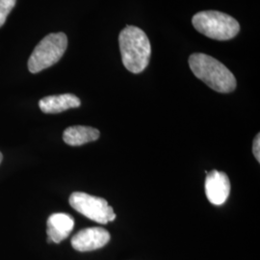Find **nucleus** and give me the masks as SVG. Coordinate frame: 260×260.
<instances>
[{"label":"nucleus","mask_w":260,"mask_h":260,"mask_svg":"<svg viewBox=\"0 0 260 260\" xmlns=\"http://www.w3.org/2000/svg\"><path fill=\"white\" fill-rule=\"evenodd\" d=\"M110 238V233L103 228H88L75 234L72 246L76 251H92L107 245Z\"/></svg>","instance_id":"423d86ee"},{"label":"nucleus","mask_w":260,"mask_h":260,"mask_svg":"<svg viewBox=\"0 0 260 260\" xmlns=\"http://www.w3.org/2000/svg\"><path fill=\"white\" fill-rule=\"evenodd\" d=\"M75 221L69 214L54 213L47 220V242L59 244L73 232Z\"/></svg>","instance_id":"6e6552de"},{"label":"nucleus","mask_w":260,"mask_h":260,"mask_svg":"<svg viewBox=\"0 0 260 260\" xmlns=\"http://www.w3.org/2000/svg\"><path fill=\"white\" fill-rule=\"evenodd\" d=\"M81 104L80 100L73 93L48 95L39 102L40 109L46 114H57L71 108H77Z\"/></svg>","instance_id":"1a4fd4ad"},{"label":"nucleus","mask_w":260,"mask_h":260,"mask_svg":"<svg viewBox=\"0 0 260 260\" xmlns=\"http://www.w3.org/2000/svg\"><path fill=\"white\" fill-rule=\"evenodd\" d=\"M260 135L257 134L256 137L253 140V145H252V152L254 157L256 158V160L259 162L260 161V152H259V144H260Z\"/></svg>","instance_id":"f8f14e48"},{"label":"nucleus","mask_w":260,"mask_h":260,"mask_svg":"<svg viewBox=\"0 0 260 260\" xmlns=\"http://www.w3.org/2000/svg\"><path fill=\"white\" fill-rule=\"evenodd\" d=\"M100 135L101 133L96 128L84 125H75L68 127L64 131L63 139L66 144L73 147H77L96 141L100 138Z\"/></svg>","instance_id":"9d476101"},{"label":"nucleus","mask_w":260,"mask_h":260,"mask_svg":"<svg viewBox=\"0 0 260 260\" xmlns=\"http://www.w3.org/2000/svg\"><path fill=\"white\" fill-rule=\"evenodd\" d=\"M2 159H3V155H2V153L0 152V164H1V162H2Z\"/></svg>","instance_id":"ddd939ff"},{"label":"nucleus","mask_w":260,"mask_h":260,"mask_svg":"<svg viewBox=\"0 0 260 260\" xmlns=\"http://www.w3.org/2000/svg\"><path fill=\"white\" fill-rule=\"evenodd\" d=\"M69 202L77 212L96 223L105 224L116 219V214L114 213L112 206L103 198L75 192L70 197Z\"/></svg>","instance_id":"39448f33"},{"label":"nucleus","mask_w":260,"mask_h":260,"mask_svg":"<svg viewBox=\"0 0 260 260\" xmlns=\"http://www.w3.org/2000/svg\"><path fill=\"white\" fill-rule=\"evenodd\" d=\"M122 64L133 74L145 71L149 63L151 47L147 34L140 28L128 25L119 36Z\"/></svg>","instance_id":"f257e3e1"},{"label":"nucleus","mask_w":260,"mask_h":260,"mask_svg":"<svg viewBox=\"0 0 260 260\" xmlns=\"http://www.w3.org/2000/svg\"><path fill=\"white\" fill-rule=\"evenodd\" d=\"M230 193L231 182L226 174L216 170L210 173L206 172L205 195L212 205H223Z\"/></svg>","instance_id":"0eeeda50"},{"label":"nucleus","mask_w":260,"mask_h":260,"mask_svg":"<svg viewBox=\"0 0 260 260\" xmlns=\"http://www.w3.org/2000/svg\"><path fill=\"white\" fill-rule=\"evenodd\" d=\"M68 47L65 33H51L44 38L34 48L28 60V70L37 74L56 64L64 55Z\"/></svg>","instance_id":"20e7f679"},{"label":"nucleus","mask_w":260,"mask_h":260,"mask_svg":"<svg viewBox=\"0 0 260 260\" xmlns=\"http://www.w3.org/2000/svg\"><path fill=\"white\" fill-rule=\"evenodd\" d=\"M17 0H0V27L3 26L10 12L14 9Z\"/></svg>","instance_id":"9b49d317"},{"label":"nucleus","mask_w":260,"mask_h":260,"mask_svg":"<svg viewBox=\"0 0 260 260\" xmlns=\"http://www.w3.org/2000/svg\"><path fill=\"white\" fill-rule=\"evenodd\" d=\"M189 66L196 77L218 93H231L236 88L233 73L211 56L194 53L189 57Z\"/></svg>","instance_id":"f03ea898"},{"label":"nucleus","mask_w":260,"mask_h":260,"mask_svg":"<svg viewBox=\"0 0 260 260\" xmlns=\"http://www.w3.org/2000/svg\"><path fill=\"white\" fill-rule=\"evenodd\" d=\"M192 23L197 31L218 41L232 40L240 31L236 19L218 11L200 12L193 17Z\"/></svg>","instance_id":"7ed1b4c3"}]
</instances>
